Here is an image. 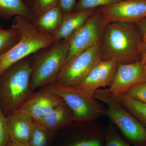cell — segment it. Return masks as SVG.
Returning <instances> with one entry per match:
<instances>
[{
    "mask_svg": "<svg viewBox=\"0 0 146 146\" xmlns=\"http://www.w3.org/2000/svg\"><path fill=\"white\" fill-rule=\"evenodd\" d=\"M141 61L143 65L146 72V51L141 52Z\"/></svg>",
    "mask_w": 146,
    "mask_h": 146,
    "instance_id": "obj_31",
    "label": "cell"
},
{
    "mask_svg": "<svg viewBox=\"0 0 146 146\" xmlns=\"http://www.w3.org/2000/svg\"><path fill=\"white\" fill-rule=\"evenodd\" d=\"M52 132L34 120L31 131L29 146H47Z\"/></svg>",
    "mask_w": 146,
    "mask_h": 146,
    "instance_id": "obj_20",
    "label": "cell"
},
{
    "mask_svg": "<svg viewBox=\"0 0 146 146\" xmlns=\"http://www.w3.org/2000/svg\"><path fill=\"white\" fill-rule=\"evenodd\" d=\"M102 60L100 43L86 49L66 62L58 74L56 83L76 89Z\"/></svg>",
    "mask_w": 146,
    "mask_h": 146,
    "instance_id": "obj_6",
    "label": "cell"
},
{
    "mask_svg": "<svg viewBox=\"0 0 146 146\" xmlns=\"http://www.w3.org/2000/svg\"><path fill=\"white\" fill-rule=\"evenodd\" d=\"M146 81V72L141 61L129 64L118 63L112 86L109 88L115 95L125 93L136 84Z\"/></svg>",
    "mask_w": 146,
    "mask_h": 146,
    "instance_id": "obj_12",
    "label": "cell"
},
{
    "mask_svg": "<svg viewBox=\"0 0 146 146\" xmlns=\"http://www.w3.org/2000/svg\"><path fill=\"white\" fill-rule=\"evenodd\" d=\"M11 27L18 30L21 38L11 49L0 56V76L18 61L54 43L52 35L39 30L33 21L24 16H15Z\"/></svg>",
    "mask_w": 146,
    "mask_h": 146,
    "instance_id": "obj_3",
    "label": "cell"
},
{
    "mask_svg": "<svg viewBox=\"0 0 146 146\" xmlns=\"http://www.w3.org/2000/svg\"><path fill=\"white\" fill-rule=\"evenodd\" d=\"M136 24L110 22L107 24L100 42L103 60L122 64L141 61V35Z\"/></svg>",
    "mask_w": 146,
    "mask_h": 146,
    "instance_id": "obj_1",
    "label": "cell"
},
{
    "mask_svg": "<svg viewBox=\"0 0 146 146\" xmlns=\"http://www.w3.org/2000/svg\"><path fill=\"white\" fill-rule=\"evenodd\" d=\"M125 93L133 99L146 104V81L131 86Z\"/></svg>",
    "mask_w": 146,
    "mask_h": 146,
    "instance_id": "obj_23",
    "label": "cell"
},
{
    "mask_svg": "<svg viewBox=\"0 0 146 146\" xmlns=\"http://www.w3.org/2000/svg\"><path fill=\"white\" fill-rule=\"evenodd\" d=\"M43 88L63 98L74 113L75 121L88 122L105 114V110L98 100L84 96L75 88L62 86L56 82Z\"/></svg>",
    "mask_w": 146,
    "mask_h": 146,
    "instance_id": "obj_7",
    "label": "cell"
},
{
    "mask_svg": "<svg viewBox=\"0 0 146 146\" xmlns=\"http://www.w3.org/2000/svg\"><path fill=\"white\" fill-rule=\"evenodd\" d=\"M98 9L63 13L59 28L52 35L54 43L60 40H68Z\"/></svg>",
    "mask_w": 146,
    "mask_h": 146,
    "instance_id": "obj_13",
    "label": "cell"
},
{
    "mask_svg": "<svg viewBox=\"0 0 146 146\" xmlns=\"http://www.w3.org/2000/svg\"><path fill=\"white\" fill-rule=\"evenodd\" d=\"M27 6L35 16L58 5L59 0H23Z\"/></svg>",
    "mask_w": 146,
    "mask_h": 146,
    "instance_id": "obj_21",
    "label": "cell"
},
{
    "mask_svg": "<svg viewBox=\"0 0 146 146\" xmlns=\"http://www.w3.org/2000/svg\"><path fill=\"white\" fill-rule=\"evenodd\" d=\"M10 139L7 117L0 108V146H7Z\"/></svg>",
    "mask_w": 146,
    "mask_h": 146,
    "instance_id": "obj_25",
    "label": "cell"
},
{
    "mask_svg": "<svg viewBox=\"0 0 146 146\" xmlns=\"http://www.w3.org/2000/svg\"><path fill=\"white\" fill-rule=\"evenodd\" d=\"M70 146H102V143L98 139H90L78 142Z\"/></svg>",
    "mask_w": 146,
    "mask_h": 146,
    "instance_id": "obj_27",
    "label": "cell"
},
{
    "mask_svg": "<svg viewBox=\"0 0 146 146\" xmlns=\"http://www.w3.org/2000/svg\"><path fill=\"white\" fill-rule=\"evenodd\" d=\"M143 125L146 128V124H144V123H143Z\"/></svg>",
    "mask_w": 146,
    "mask_h": 146,
    "instance_id": "obj_32",
    "label": "cell"
},
{
    "mask_svg": "<svg viewBox=\"0 0 146 146\" xmlns=\"http://www.w3.org/2000/svg\"><path fill=\"white\" fill-rule=\"evenodd\" d=\"M108 23L105 17L98 9L68 39L69 52L66 63L86 49L100 43Z\"/></svg>",
    "mask_w": 146,
    "mask_h": 146,
    "instance_id": "obj_8",
    "label": "cell"
},
{
    "mask_svg": "<svg viewBox=\"0 0 146 146\" xmlns=\"http://www.w3.org/2000/svg\"><path fill=\"white\" fill-rule=\"evenodd\" d=\"M64 102L60 96L43 88L39 91L33 92L16 112L24 113L37 120L49 113Z\"/></svg>",
    "mask_w": 146,
    "mask_h": 146,
    "instance_id": "obj_11",
    "label": "cell"
},
{
    "mask_svg": "<svg viewBox=\"0 0 146 146\" xmlns=\"http://www.w3.org/2000/svg\"><path fill=\"white\" fill-rule=\"evenodd\" d=\"M135 24L141 35L146 34V17Z\"/></svg>",
    "mask_w": 146,
    "mask_h": 146,
    "instance_id": "obj_28",
    "label": "cell"
},
{
    "mask_svg": "<svg viewBox=\"0 0 146 146\" xmlns=\"http://www.w3.org/2000/svg\"><path fill=\"white\" fill-rule=\"evenodd\" d=\"M21 35L17 29H5L0 25V56L7 52L21 40Z\"/></svg>",
    "mask_w": 146,
    "mask_h": 146,
    "instance_id": "obj_19",
    "label": "cell"
},
{
    "mask_svg": "<svg viewBox=\"0 0 146 146\" xmlns=\"http://www.w3.org/2000/svg\"><path fill=\"white\" fill-rule=\"evenodd\" d=\"M42 50L32 63L30 79L32 91L56 82L69 55L68 40L54 43Z\"/></svg>",
    "mask_w": 146,
    "mask_h": 146,
    "instance_id": "obj_4",
    "label": "cell"
},
{
    "mask_svg": "<svg viewBox=\"0 0 146 146\" xmlns=\"http://www.w3.org/2000/svg\"><path fill=\"white\" fill-rule=\"evenodd\" d=\"M99 9L108 23H136L146 17V0H123Z\"/></svg>",
    "mask_w": 146,
    "mask_h": 146,
    "instance_id": "obj_9",
    "label": "cell"
},
{
    "mask_svg": "<svg viewBox=\"0 0 146 146\" xmlns=\"http://www.w3.org/2000/svg\"><path fill=\"white\" fill-rule=\"evenodd\" d=\"M7 146H29L26 144L23 143L21 142H19L14 140V139L10 138L8 144Z\"/></svg>",
    "mask_w": 146,
    "mask_h": 146,
    "instance_id": "obj_30",
    "label": "cell"
},
{
    "mask_svg": "<svg viewBox=\"0 0 146 146\" xmlns=\"http://www.w3.org/2000/svg\"><path fill=\"white\" fill-rule=\"evenodd\" d=\"M118 65V62L115 60H102L76 89L86 96L93 97L100 87H110L114 81Z\"/></svg>",
    "mask_w": 146,
    "mask_h": 146,
    "instance_id": "obj_10",
    "label": "cell"
},
{
    "mask_svg": "<svg viewBox=\"0 0 146 146\" xmlns=\"http://www.w3.org/2000/svg\"><path fill=\"white\" fill-rule=\"evenodd\" d=\"M18 16H24L32 21L36 17L23 0H0V18L10 20Z\"/></svg>",
    "mask_w": 146,
    "mask_h": 146,
    "instance_id": "obj_17",
    "label": "cell"
},
{
    "mask_svg": "<svg viewBox=\"0 0 146 146\" xmlns=\"http://www.w3.org/2000/svg\"><path fill=\"white\" fill-rule=\"evenodd\" d=\"M127 110L136 119L146 124V104L133 99L125 93L116 95Z\"/></svg>",
    "mask_w": 146,
    "mask_h": 146,
    "instance_id": "obj_18",
    "label": "cell"
},
{
    "mask_svg": "<svg viewBox=\"0 0 146 146\" xmlns=\"http://www.w3.org/2000/svg\"><path fill=\"white\" fill-rule=\"evenodd\" d=\"M142 39L139 45V51L141 53L146 51V34H142Z\"/></svg>",
    "mask_w": 146,
    "mask_h": 146,
    "instance_id": "obj_29",
    "label": "cell"
},
{
    "mask_svg": "<svg viewBox=\"0 0 146 146\" xmlns=\"http://www.w3.org/2000/svg\"><path fill=\"white\" fill-rule=\"evenodd\" d=\"M7 120L10 138L28 145L34 120L29 115L16 112L7 117Z\"/></svg>",
    "mask_w": 146,
    "mask_h": 146,
    "instance_id": "obj_14",
    "label": "cell"
},
{
    "mask_svg": "<svg viewBox=\"0 0 146 146\" xmlns=\"http://www.w3.org/2000/svg\"><path fill=\"white\" fill-rule=\"evenodd\" d=\"M105 146H131L120 137L115 128L110 125L106 132Z\"/></svg>",
    "mask_w": 146,
    "mask_h": 146,
    "instance_id": "obj_24",
    "label": "cell"
},
{
    "mask_svg": "<svg viewBox=\"0 0 146 146\" xmlns=\"http://www.w3.org/2000/svg\"><path fill=\"white\" fill-rule=\"evenodd\" d=\"M63 13L60 6L58 5L36 16L33 23L39 30L52 35L59 28Z\"/></svg>",
    "mask_w": 146,
    "mask_h": 146,
    "instance_id": "obj_16",
    "label": "cell"
},
{
    "mask_svg": "<svg viewBox=\"0 0 146 146\" xmlns=\"http://www.w3.org/2000/svg\"><path fill=\"white\" fill-rule=\"evenodd\" d=\"M78 0H59L58 5L63 13L73 11Z\"/></svg>",
    "mask_w": 146,
    "mask_h": 146,
    "instance_id": "obj_26",
    "label": "cell"
},
{
    "mask_svg": "<svg viewBox=\"0 0 146 146\" xmlns=\"http://www.w3.org/2000/svg\"><path fill=\"white\" fill-rule=\"evenodd\" d=\"M93 98L108 106L105 114L133 144L146 146V129L142 123L129 112L109 89H99Z\"/></svg>",
    "mask_w": 146,
    "mask_h": 146,
    "instance_id": "obj_5",
    "label": "cell"
},
{
    "mask_svg": "<svg viewBox=\"0 0 146 146\" xmlns=\"http://www.w3.org/2000/svg\"><path fill=\"white\" fill-rule=\"evenodd\" d=\"M122 1L123 0H78L74 11H80L99 8L102 7Z\"/></svg>",
    "mask_w": 146,
    "mask_h": 146,
    "instance_id": "obj_22",
    "label": "cell"
},
{
    "mask_svg": "<svg viewBox=\"0 0 146 146\" xmlns=\"http://www.w3.org/2000/svg\"><path fill=\"white\" fill-rule=\"evenodd\" d=\"M32 63L25 58L0 76V108L6 117L16 112L32 94L30 87Z\"/></svg>",
    "mask_w": 146,
    "mask_h": 146,
    "instance_id": "obj_2",
    "label": "cell"
},
{
    "mask_svg": "<svg viewBox=\"0 0 146 146\" xmlns=\"http://www.w3.org/2000/svg\"><path fill=\"white\" fill-rule=\"evenodd\" d=\"M35 121L52 133L71 124L75 119L72 110L64 102L48 114Z\"/></svg>",
    "mask_w": 146,
    "mask_h": 146,
    "instance_id": "obj_15",
    "label": "cell"
}]
</instances>
